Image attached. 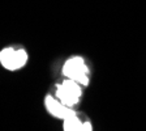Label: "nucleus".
Returning a JSON list of instances; mask_svg holds the SVG:
<instances>
[{
  "instance_id": "obj_1",
  "label": "nucleus",
  "mask_w": 146,
  "mask_h": 131,
  "mask_svg": "<svg viewBox=\"0 0 146 131\" xmlns=\"http://www.w3.org/2000/svg\"><path fill=\"white\" fill-rule=\"evenodd\" d=\"M55 97L60 100L68 107H74L82 97V85L70 79H65L59 85H56Z\"/></svg>"
},
{
  "instance_id": "obj_2",
  "label": "nucleus",
  "mask_w": 146,
  "mask_h": 131,
  "mask_svg": "<svg viewBox=\"0 0 146 131\" xmlns=\"http://www.w3.org/2000/svg\"><path fill=\"white\" fill-rule=\"evenodd\" d=\"M63 75L65 79L80 83L82 87L89 84V68L82 56H72L63 66Z\"/></svg>"
},
{
  "instance_id": "obj_3",
  "label": "nucleus",
  "mask_w": 146,
  "mask_h": 131,
  "mask_svg": "<svg viewBox=\"0 0 146 131\" xmlns=\"http://www.w3.org/2000/svg\"><path fill=\"white\" fill-rule=\"evenodd\" d=\"M27 59V52L21 47H5L0 51V64L8 71L21 70Z\"/></svg>"
},
{
  "instance_id": "obj_4",
  "label": "nucleus",
  "mask_w": 146,
  "mask_h": 131,
  "mask_svg": "<svg viewBox=\"0 0 146 131\" xmlns=\"http://www.w3.org/2000/svg\"><path fill=\"white\" fill-rule=\"evenodd\" d=\"M44 107L47 110V113L52 116L54 118L64 121L68 116L74 112L72 107H68L67 105H64L60 100L55 97V95H47L44 97Z\"/></svg>"
},
{
  "instance_id": "obj_5",
  "label": "nucleus",
  "mask_w": 146,
  "mask_h": 131,
  "mask_svg": "<svg viewBox=\"0 0 146 131\" xmlns=\"http://www.w3.org/2000/svg\"><path fill=\"white\" fill-rule=\"evenodd\" d=\"M61 122H63V131H93V125L90 121L82 118L76 112H73Z\"/></svg>"
}]
</instances>
